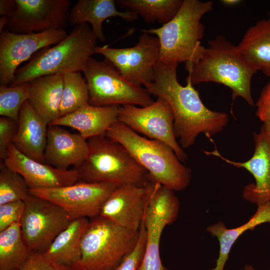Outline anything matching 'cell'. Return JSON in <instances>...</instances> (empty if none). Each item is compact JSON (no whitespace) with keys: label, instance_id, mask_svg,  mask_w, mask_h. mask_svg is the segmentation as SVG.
I'll return each mask as SVG.
<instances>
[{"label":"cell","instance_id":"6da1fadb","mask_svg":"<svg viewBox=\"0 0 270 270\" xmlns=\"http://www.w3.org/2000/svg\"><path fill=\"white\" fill-rule=\"evenodd\" d=\"M178 64L158 62L154 66V80L144 86L150 94L164 100L174 116V129L180 146H192L200 134L208 138L221 132L229 122L224 112L208 109L199 93L189 82L185 86L178 80Z\"/></svg>","mask_w":270,"mask_h":270},{"label":"cell","instance_id":"7a4b0ae2","mask_svg":"<svg viewBox=\"0 0 270 270\" xmlns=\"http://www.w3.org/2000/svg\"><path fill=\"white\" fill-rule=\"evenodd\" d=\"M208 46L198 62H186V82L193 86L209 82L222 84L232 91V103L240 96L254 106L251 80L258 69L247 62L237 46L222 35L209 40Z\"/></svg>","mask_w":270,"mask_h":270},{"label":"cell","instance_id":"3957f363","mask_svg":"<svg viewBox=\"0 0 270 270\" xmlns=\"http://www.w3.org/2000/svg\"><path fill=\"white\" fill-rule=\"evenodd\" d=\"M105 135L124 146L148 171L152 181L174 191L182 190L189 185L190 169L164 142L144 138L118 120Z\"/></svg>","mask_w":270,"mask_h":270},{"label":"cell","instance_id":"277c9868","mask_svg":"<svg viewBox=\"0 0 270 270\" xmlns=\"http://www.w3.org/2000/svg\"><path fill=\"white\" fill-rule=\"evenodd\" d=\"M212 8L213 2L210 0H184L179 12L170 22L158 28L141 30L158 38L160 46L158 62L178 64L198 62L206 48L200 42L204 32L200 20Z\"/></svg>","mask_w":270,"mask_h":270},{"label":"cell","instance_id":"5b68a950","mask_svg":"<svg viewBox=\"0 0 270 270\" xmlns=\"http://www.w3.org/2000/svg\"><path fill=\"white\" fill-rule=\"evenodd\" d=\"M87 142V156L74 168L78 181L144 186L150 180L148 171L120 143L105 134L89 138Z\"/></svg>","mask_w":270,"mask_h":270},{"label":"cell","instance_id":"8992f818","mask_svg":"<svg viewBox=\"0 0 270 270\" xmlns=\"http://www.w3.org/2000/svg\"><path fill=\"white\" fill-rule=\"evenodd\" d=\"M96 41L88 23L74 26L60 42L39 50L29 62L18 68L10 86L42 76L82 72L88 59L96 54Z\"/></svg>","mask_w":270,"mask_h":270},{"label":"cell","instance_id":"52a82bcc","mask_svg":"<svg viewBox=\"0 0 270 270\" xmlns=\"http://www.w3.org/2000/svg\"><path fill=\"white\" fill-rule=\"evenodd\" d=\"M140 230H132L98 216L89 220L82 257L74 270H114L135 247Z\"/></svg>","mask_w":270,"mask_h":270},{"label":"cell","instance_id":"ba28073f","mask_svg":"<svg viewBox=\"0 0 270 270\" xmlns=\"http://www.w3.org/2000/svg\"><path fill=\"white\" fill-rule=\"evenodd\" d=\"M82 72L88 90V104L91 106L144 107L154 102L146 88L128 82L106 58L98 60L90 57Z\"/></svg>","mask_w":270,"mask_h":270},{"label":"cell","instance_id":"9c48e42d","mask_svg":"<svg viewBox=\"0 0 270 270\" xmlns=\"http://www.w3.org/2000/svg\"><path fill=\"white\" fill-rule=\"evenodd\" d=\"M20 220L23 238L30 252L43 253L72 220L59 206L30 193Z\"/></svg>","mask_w":270,"mask_h":270},{"label":"cell","instance_id":"30bf717a","mask_svg":"<svg viewBox=\"0 0 270 270\" xmlns=\"http://www.w3.org/2000/svg\"><path fill=\"white\" fill-rule=\"evenodd\" d=\"M118 120L137 133L166 144L182 162L188 160L187 154L176 140L172 112L163 98L158 97L152 104L142 108L134 105L120 106Z\"/></svg>","mask_w":270,"mask_h":270},{"label":"cell","instance_id":"8fae6325","mask_svg":"<svg viewBox=\"0 0 270 270\" xmlns=\"http://www.w3.org/2000/svg\"><path fill=\"white\" fill-rule=\"evenodd\" d=\"M160 50L158 38L143 32L132 47L116 48L108 46H96L95 51L110 60L124 79L142 86L154 80V66Z\"/></svg>","mask_w":270,"mask_h":270},{"label":"cell","instance_id":"7c38bea8","mask_svg":"<svg viewBox=\"0 0 270 270\" xmlns=\"http://www.w3.org/2000/svg\"><path fill=\"white\" fill-rule=\"evenodd\" d=\"M118 187L108 182L78 181L62 187L30 190V193L59 206L74 220L100 216L103 204Z\"/></svg>","mask_w":270,"mask_h":270},{"label":"cell","instance_id":"4fadbf2b","mask_svg":"<svg viewBox=\"0 0 270 270\" xmlns=\"http://www.w3.org/2000/svg\"><path fill=\"white\" fill-rule=\"evenodd\" d=\"M67 35L64 29L29 34L4 30L0 33V86L12 85L20 64L42 49L57 44Z\"/></svg>","mask_w":270,"mask_h":270},{"label":"cell","instance_id":"5bb4252c","mask_svg":"<svg viewBox=\"0 0 270 270\" xmlns=\"http://www.w3.org/2000/svg\"><path fill=\"white\" fill-rule=\"evenodd\" d=\"M6 30L16 34L64 29L69 22V0H15Z\"/></svg>","mask_w":270,"mask_h":270},{"label":"cell","instance_id":"9a60e30c","mask_svg":"<svg viewBox=\"0 0 270 270\" xmlns=\"http://www.w3.org/2000/svg\"><path fill=\"white\" fill-rule=\"evenodd\" d=\"M211 142L214 141L210 138ZM254 151L252 157L247 161L238 162L223 156L215 148L212 152L204 150L207 155L217 156L236 168H243L254 177L255 183L248 184L244 188L243 198L248 202L262 205L270 201V134L264 126L258 132L254 134Z\"/></svg>","mask_w":270,"mask_h":270},{"label":"cell","instance_id":"2e32d148","mask_svg":"<svg viewBox=\"0 0 270 270\" xmlns=\"http://www.w3.org/2000/svg\"><path fill=\"white\" fill-rule=\"evenodd\" d=\"M2 160L7 167L22 176L30 190L62 187L78 181L74 168L62 170L34 160L20 152L13 144Z\"/></svg>","mask_w":270,"mask_h":270},{"label":"cell","instance_id":"e0dca14e","mask_svg":"<svg viewBox=\"0 0 270 270\" xmlns=\"http://www.w3.org/2000/svg\"><path fill=\"white\" fill-rule=\"evenodd\" d=\"M148 194V183L144 186H118L103 204L100 216L126 228L138 231Z\"/></svg>","mask_w":270,"mask_h":270},{"label":"cell","instance_id":"ac0fdd59","mask_svg":"<svg viewBox=\"0 0 270 270\" xmlns=\"http://www.w3.org/2000/svg\"><path fill=\"white\" fill-rule=\"evenodd\" d=\"M88 152V142L80 134L71 133L61 126H48L44 152V162L54 168H78Z\"/></svg>","mask_w":270,"mask_h":270},{"label":"cell","instance_id":"d6986e66","mask_svg":"<svg viewBox=\"0 0 270 270\" xmlns=\"http://www.w3.org/2000/svg\"><path fill=\"white\" fill-rule=\"evenodd\" d=\"M118 106H96L86 104L61 116L50 125L66 126L77 130L85 140L106 134L118 121Z\"/></svg>","mask_w":270,"mask_h":270},{"label":"cell","instance_id":"ffe728a7","mask_svg":"<svg viewBox=\"0 0 270 270\" xmlns=\"http://www.w3.org/2000/svg\"><path fill=\"white\" fill-rule=\"evenodd\" d=\"M48 126L26 100L20 111L13 144L25 156L44 162Z\"/></svg>","mask_w":270,"mask_h":270},{"label":"cell","instance_id":"44dd1931","mask_svg":"<svg viewBox=\"0 0 270 270\" xmlns=\"http://www.w3.org/2000/svg\"><path fill=\"white\" fill-rule=\"evenodd\" d=\"M28 102L48 124L60 118L63 74L42 76L28 82Z\"/></svg>","mask_w":270,"mask_h":270},{"label":"cell","instance_id":"7402d4cb","mask_svg":"<svg viewBox=\"0 0 270 270\" xmlns=\"http://www.w3.org/2000/svg\"><path fill=\"white\" fill-rule=\"evenodd\" d=\"M114 0H79L70 10L69 22L72 26L89 22L97 40H106L102 24L106 19L118 16L127 21L138 18L136 14L128 11H119Z\"/></svg>","mask_w":270,"mask_h":270},{"label":"cell","instance_id":"603a6c76","mask_svg":"<svg viewBox=\"0 0 270 270\" xmlns=\"http://www.w3.org/2000/svg\"><path fill=\"white\" fill-rule=\"evenodd\" d=\"M89 220L80 218L72 220L55 238L44 256L53 262L72 268L82 257V242Z\"/></svg>","mask_w":270,"mask_h":270},{"label":"cell","instance_id":"cb8c5ba5","mask_svg":"<svg viewBox=\"0 0 270 270\" xmlns=\"http://www.w3.org/2000/svg\"><path fill=\"white\" fill-rule=\"evenodd\" d=\"M250 64L270 77V20L262 19L250 26L237 46Z\"/></svg>","mask_w":270,"mask_h":270},{"label":"cell","instance_id":"d4e9b609","mask_svg":"<svg viewBox=\"0 0 270 270\" xmlns=\"http://www.w3.org/2000/svg\"><path fill=\"white\" fill-rule=\"evenodd\" d=\"M270 223V201L258 206L254 214L244 224L235 228H227L220 221L208 226L206 230L216 236L219 242L220 250L216 266L211 270H224L229 254L234 242L244 232L252 230L264 223Z\"/></svg>","mask_w":270,"mask_h":270},{"label":"cell","instance_id":"484cf974","mask_svg":"<svg viewBox=\"0 0 270 270\" xmlns=\"http://www.w3.org/2000/svg\"><path fill=\"white\" fill-rule=\"evenodd\" d=\"M183 0H118L119 7L140 16L147 23L158 22L163 25L178 14Z\"/></svg>","mask_w":270,"mask_h":270},{"label":"cell","instance_id":"4316f807","mask_svg":"<svg viewBox=\"0 0 270 270\" xmlns=\"http://www.w3.org/2000/svg\"><path fill=\"white\" fill-rule=\"evenodd\" d=\"M30 253L22 236L20 221L0 232V270H18Z\"/></svg>","mask_w":270,"mask_h":270},{"label":"cell","instance_id":"83f0119b","mask_svg":"<svg viewBox=\"0 0 270 270\" xmlns=\"http://www.w3.org/2000/svg\"><path fill=\"white\" fill-rule=\"evenodd\" d=\"M143 222L146 232L145 250L138 270H168L161 260L160 243L163 230L168 226L163 220L144 215Z\"/></svg>","mask_w":270,"mask_h":270},{"label":"cell","instance_id":"f1b7e54d","mask_svg":"<svg viewBox=\"0 0 270 270\" xmlns=\"http://www.w3.org/2000/svg\"><path fill=\"white\" fill-rule=\"evenodd\" d=\"M64 88L60 118L88 104L89 93L85 79L78 72L63 74Z\"/></svg>","mask_w":270,"mask_h":270},{"label":"cell","instance_id":"f546056e","mask_svg":"<svg viewBox=\"0 0 270 270\" xmlns=\"http://www.w3.org/2000/svg\"><path fill=\"white\" fill-rule=\"evenodd\" d=\"M30 194V188L24 178L0 163V205L12 202L24 201Z\"/></svg>","mask_w":270,"mask_h":270},{"label":"cell","instance_id":"4dcf8cb0","mask_svg":"<svg viewBox=\"0 0 270 270\" xmlns=\"http://www.w3.org/2000/svg\"><path fill=\"white\" fill-rule=\"evenodd\" d=\"M28 83L0 86V115L18 121L20 110L28 99Z\"/></svg>","mask_w":270,"mask_h":270},{"label":"cell","instance_id":"1f68e13d","mask_svg":"<svg viewBox=\"0 0 270 270\" xmlns=\"http://www.w3.org/2000/svg\"><path fill=\"white\" fill-rule=\"evenodd\" d=\"M146 240V232L142 222L140 228L138 239L135 247L114 270H138L144 256Z\"/></svg>","mask_w":270,"mask_h":270},{"label":"cell","instance_id":"d6a6232c","mask_svg":"<svg viewBox=\"0 0 270 270\" xmlns=\"http://www.w3.org/2000/svg\"><path fill=\"white\" fill-rule=\"evenodd\" d=\"M23 200L8 202L0 205V232L20 220L24 210Z\"/></svg>","mask_w":270,"mask_h":270},{"label":"cell","instance_id":"836d02e7","mask_svg":"<svg viewBox=\"0 0 270 270\" xmlns=\"http://www.w3.org/2000/svg\"><path fill=\"white\" fill-rule=\"evenodd\" d=\"M18 130V121L2 116L0 118V158L4 160L13 144Z\"/></svg>","mask_w":270,"mask_h":270},{"label":"cell","instance_id":"e575fe53","mask_svg":"<svg viewBox=\"0 0 270 270\" xmlns=\"http://www.w3.org/2000/svg\"><path fill=\"white\" fill-rule=\"evenodd\" d=\"M18 270H74L57 264L46 258L42 253L32 252L25 262Z\"/></svg>","mask_w":270,"mask_h":270},{"label":"cell","instance_id":"d590c367","mask_svg":"<svg viewBox=\"0 0 270 270\" xmlns=\"http://www.w3.org/2000/svg\"><path fill=\"white\" fill-rule=\"evenodd\" d=\"M256 105V116L263 122L270 120V81L262 90Z\"/></svg>","mask_w":270,"mask_h":270},{"label":"cell","instance_id":"8d00e7d4","mask_svg":"<svg viewBox=\"0 0 270 270\" xmlns=\"http://www.w3.org/2000/svg\"><path fill=\"white\" fill-rule=\"evenodd\" d=\"M16 7V3L15 0H0V16H5L9 18L14 12Z\"/></svg>","mask_w":270,"mask_h":270},{"label":"cell","instance_id":"74e56055","mask_svg":"<svg viewBox=\"0 0 270 270\" xmlns=\"http://www.w3.org/2000/svg\"><path fill=\"white\" fill-rule=\"evenodd\" d=\"M8 18L5 16H2L0 18V33L2 32L4 28H6L8 22Z\"/></svg>","mask_w":270,"mask_h":270},{"label":"cell","instance_id":"f35d334b","mask_svg":"<svg viewBox=\"0 0 270 270\" xmlns=\"http://www.w3.org/2000/svg\"><path fill=\"white\" fill-rule=\"evenodd\" d=\"M222 3L226 6H234L240 4L242 0H222L220 1Z\"/></svg>","mask_w":270,"mask_h":270},{"label":"cell","instance_id":"ab89813d","mask_svg":"<svg viewBox=\"0 0 270 270\" xmlns=\"http://www.w3.org/2000/svg\"><path fill=\"white\" fill-rule=\"evenodd\" d=\"M262 126L266 132L270 134V120L264 122Z\"/></svg>","mask_w":270,"mask_h":270},{"label":"cell","instance_id":"60d3db41","mask_svg":"<svg viewBox=\"0 0 270 270\" xmlns=\"http://www.w3.org/2000/svg\"><path fill=\"white\" fill-rule=\"evenodd\" d=\"M244 270H256L252 265L249 264H246L244 266Z\"/></svg>","mask_w":270,"mask_h":270},{"label":"cell","instance_id":"b9f144b4","mask_svg":"<svg viewBox=\"0 0 270 270\" xmlns=\"http://www.w3.org/2000/svg\"><path fill=\"white\" fill-rule=\"evenodd\" d=\"M268 16H269L268 18L270 20V10L268 12Z\"/></svg>","mask_w":270,"mask_h":270}]
</instances>
